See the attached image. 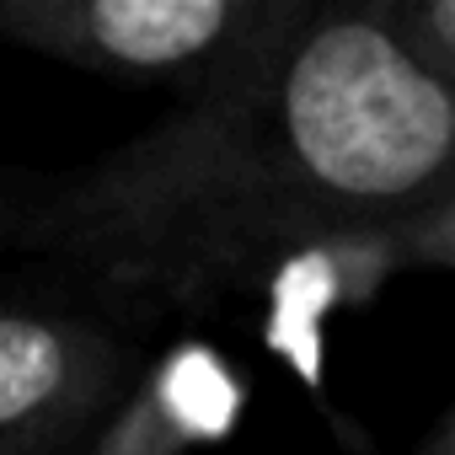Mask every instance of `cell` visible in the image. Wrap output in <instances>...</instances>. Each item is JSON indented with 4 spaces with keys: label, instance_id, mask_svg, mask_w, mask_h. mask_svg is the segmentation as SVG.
<instances>
[{
    "label": "cell",
    "instance_id": "obj_1",
    "mask_svg": "<svg viewBox=\"0 0 455 455\" xmlns=\"http://www.w3.org/2000/svg\"><path fill=\"white\" fill-rule=\"evenodd\" d=\"M332 252L455 268V92L370 0H311L252 70L38 188L22 236L145 322Z\"/></svg>",
    "mask_w": 455,
    "mask_h": 455
},
{
    "label": "cell",
    "instance_id": "obj_6",
    "mask_svg": "<svg viewBox=\"0 0 455 455\" xmlns=\"http://www.w3.org/2000/svg\"><path fill=\"white\" fill-rule=\"evenodd\" d=\"M33 198H38V188H28V182H17V177L0 172V258H6V252H22Z\"/></svg>",
    "mask_w": 455,
    "mask_h": 455
},
{
    "label": "cell",
    "instance_id": "obj_2",
    "mask_svg": "<svg viewBox=\"0 0 455 455\" xmlns=\"http://www.w3.org/2000/svg\"><path fill=\"white\" fill-rule=\"evenodd\" d=\"M311 0H0V49L198 102L252 70Z\"/></svg>",
    "mask_w": 455,
    "mask_h": 455
},
{
    "label": "cell",
    "instance_id": "obj_5",
    "mask_svg": "<svg viewBox=\"0 0 455 455\" xmlns=\"http://www.w3.org/2000/svg\"><path fill=\"white\" fill-rule=\"evenodd\" d=\"M380 28L455 92V0H370Z\"/></svg>",
    "mask_w": 455,
    "mask_h": 455
},
{
    "label": "cell",
    "instance_id": "obj_3",
    "mask_svg": "<svg viewBox=\"0 0 455 455\" xmlns=\"http://www.w3.org/2000/svg\"><path fill=\"white\" fill-rule=\"evenodd\" d=\"M150 354L145 316L92 284H0V455H86Z\"/></svg>",
    "mask_w": 455,
    "mask_h": 455
},
{
    "label": "cell",
    "instance_id": "obj_4",
    "mask_svg": "<svg viewBox=\"0 0 455 455\" xmlns=\"http://www.w3.org/2000/svg\"><path fill=\"white\" fill-rule=\"evenodd\" d=\"M247 402V375L214 343L177 338L150 354L86 455H198L242 423Z\"/></svg>",
    "mask_w": 455,
    "mask_h": 455
},
{
    "label": "cell",
    "instance_id": "obj_7",
    "mask_svg": "<svg viewBox=\"0 0 455 455\" xmlns=\"http://www.w3.org/2000/svg\"><path fill=\"white\" fill-rule=\"evenodd\" d=\"M332 428H338V444H343V455H380V450H375V444H370V439L354 428V423H343V418H338ZM407 455H455V402H450V412H444V418L428 428V439H423L418 450H407Z\"/></svg>",
    "mask_w": 455,
    "mask_h": 455
}]
</instances>
